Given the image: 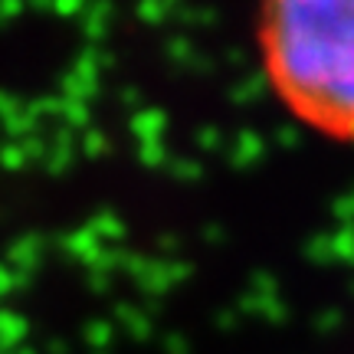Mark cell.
Listing matches in <instances>:
<instances>
[{
  "label": "cell",
  "instance_id": "obj_1",
  "mask_svg": "<svg viewBox=\"0 0 354 354\" xmlns=\"http://www.w3.org/2000/svg\"><path fill=\"white\" fill-rule=\"evenodd\" d=\"M190 263L187 259H151L148 272L135 282L145 295H167V292L180 286L184 279H190Z\"/></svg>",
  "mask_w": 354,
  "mask_h": 354
},
{
  "label": "cell",
  "instance_id": "obj_2",
  "mask_svg": "<svg viewBox=\"0 0 354 354\" xmlns=\"http://www.w3.org/2000/svg\"><path fill=\"white\" fill-rule=\"evenodd\" d=\"M73 161H76V135H73L69 128H56L53 141L46 145L43 165H46V171H50L53 177H59L73 167Z\"/></svg>",
  "mask_w": 354,
  "mask_h": 354
},
{
  "label": "cell",
  "instance_id": "obj_3",
  "mask_svg": "<svg viewBox=\"0 0 354 354\" xmlns=\"http://www.w3.org/2000/svg\"><path fill=\"white\" fill-rule=\"evenodd\" d=\"M167 131V115L154 105H145L138 112H131V135L138 138V145H151L161 141V135Z\"/></svg>",
  "mask_w": 354,
  "mask_h": 354
},
{
  "label": "cell",
  "instance_id": "obj_4",
  "mask_svg": "<svg viewBox=\"0 0 354 354\" xmlns=\"http://www.w3.org/2000/svg\"><path fill=\"white\" fill-rule=\"evenodd\" d=\"M39 256H43V240H39L37 233H26V236H20V240L10 246V253H7L10 263L7 266L17 269V272H24V276H30L39 266Z\"/></svg>",
  "mask_w": 354,
  "mask_h": 354
},
{
  "label": "cell",
  "instance_id": "obj_5",
  "mask_svg": "<svg viewBox=\"0 0 354 354\" xmlns=\"http://www.w3.org/2000/svg\"><path fill=\"white\" fill-rule=\"evenodd\" d=\"M263 154H266L263 135H259V131H253V128H243L240 135H236V141H233L230 165H233V167H250V165H256Z\"/></svg>",
  "mask_w": 354,
  "mask_h": 354
},
{
  "label": "cell",
  "instance_id": "obj_6",
  "mask_svg": "<svg viewBox=\"0 0 354 354\" xmlns=\"http://www.w3.org/2000/svg\"><path fill=\"white\" fill-rule=\"evenodd\" d=\"M115 318H118V325H122L135 342H148V338H151V315H148L145 308H138V305L122 302L115 308Z\"/></svg>",
  "mask_w": 354,
  "mask_h": 354
},
{
  "label": "cell",
  "instance_id": "obj_7",
  "mask_svg": "<svg viewBox=\"0 0 354 354\" xmlns=\"http://www.w3.org/2000/svg\"><path fill=\"white\" fill-rule=\"evenodd\" d=\"M88 230L95 233V240L102 243V246H109V243H122L125 240V220L118 214H112V210H99V214L88 220Z\"/></svg>",
  "mask_w": 354,
  "mask_h": 354
},
{
  "label": "cell",
  "instance_id": "obj_8",
  "mask_svg": "<svg viewBox=\"0 0 354 354\" xmlns=\"http://www.w3.org/2000/svg\"><path fill=\"white\" fill-rule=\"evenodd\" d=\"M59 243H63L66 253L73 256V259H79L82 266H88V259H92V256H95V253L102 250V243L95 240V233H92L88 227L76 230V233H69V236H63Z\"/></svg>",
  "mask_w": 354,
  "mask_h": 354
},
{
  "label": "cell",
  "instance_id": "obj_9",
  "mask_svg": "<svg viewBox=\"0 0 354 354\" xmlns=\"http://www.w3.org/2000/svg\"><path fill=\"white\" fill-rule=\"evenodd\" d=\"M99 92V79L92 76H82L76 69H69L59 82V95L63 99H73V102H92V95Z\"/></svg>",
  "mask_w": 354,
  "mask_h": 354
},
{
  "label": "cell",
  "instance_id": "obj_10",
  "mask_svg": "<svg viewBox=\"0 0 354 354\" xmlns=\"http://www.w3.org/2000/svg\"><path fill=\"white\" fill-rule=\"evenodd\" d=\"M266 88H269L266 73H250V76H243L236 86L230 88V99H233V105H256L266 95Z\"/></svg>",
  "mask_w": 354,
  "mask_h": 354
},
{
  "label": "cell",
  "instance_id": "obj_11",
  "mask_svg": "<svg viewBox=\"0 0 354 354\" xmlns=\"http://www.w3.org/2000/svg\"><path fill=\"white\" fill-rule=\"evenodd\" d=\"M109 26H112V7H109V3H92V7H86V13H82V33H86V39H92V43L105 39Z\"/></svg>",
  "mask_w": 354,
  "mask_h": 354
},
{
  "label": "cell",
  "instance_id": "obj_12",
  "mask_svg": "<svg viewBox=\"0 0 354 354\" xmlns=\"http://www.w3.org/2000/svg\"><path fill=\"white\" fill-rule=\"evenodd\" d=\"M24 338H26V318L0 308V344L17 351V348H24Z\"/></svg>",
  "mask_w": 354,
  "mask_h": 354
},
{
  "label": "cell",
  "instance_id": "obj_13",
  "mask_svg": "<svg viewBox=\"0 0 354 354\" xmlns=\"http://www.w3.org/2000/svg\"><path fill=\"white\" fill-rule=\"evenodd\" d=\"M82 338H86V344L92 351L105 354V348L115 342V325L109 318H92V322H86V328H82Z\"/></svg>",
  "mask_w": 354,
  "mask_h": 354
},
{
  "label": "cell",
  "instance_id": "obj_14",
  "mask_svg": "<svg viewBox=\"0 0 354 354\" xmlns=\"http://www.w3.org/2000/svg\"><path fill=\"white\" fill-rule=\"evenodd\" d=\"M59 122H63V128H69V131H86V128H92V105H88V102L63 99Z\"/></svg>",
  "mask_w": 354,
  "mask_h": 354
},
{
  "label": "cell",
  "instance_id": "obj_15",
  "mask_svg": "<svg viewBox=\"0 0 354 354\" xmlns=\"http://www.w3.org/2000/svg\"><path fill=\"white\" fill-rule=\"evenodd\" d=\"M3 131H7V138H13V141H24V138H30V135H39V122L30 115V109H20L17 115H10L7 122H3Z\"/></svg>",
  "mask_w": 354,
  "mask_h": 354
},
{
  "label": "cell",
  "instance_id": "obj_16",
  "mask_svg": "<svg viewBox=\"0 0 354 354\" xmlns=\"http://www.w3.org/2000/svg\"><path fill=\"white\" fill-rule=\"evenodd\" d=\"M167 171H171V177H177L180 184H197L203 177V165L197 158H187V154H174V158L167 161Z\"/></svg>",
  "mask_w": 354,
  "mask_h": 354
},
{
  "label": "cell",
  "instance_id": "obj_17",
  "mask_svg": "<svg viewBox=\"0 0 354 354\" xmlns=\"http://www.w3.org/2000/svg\"><path fill=\"white\" fill-rule=\"evenodd\" d=\"M331 253H335V263L354 266V227H342L338 233H331Z\"/></svg>",
  "mask_w": 354,
  "mask_h": 354
},
{
  "label": "cell",
  "instance_id": "obj_18",
  "mask_svg": "<svg viewBox=\"0 0 354 354\" xmlns=\"http://www.w3.org/2000/svg\"><path fill=\"white\" fill-rule=\"evenodd\" d=\"M122 266V250H112V246H102L99 253L88 259V276H109Z\"/></svg>",
  "mask_w": 354,
  "mask_h": 354
},
{
  "label": "cell",
  "instance_id": "obj_19",
  "mask_svg": "<svg viewBox=\"0 0 354 354\" xmlns=\"http://www.w3.org/2000/svg\"><path fill=\"white\" fill-rule=\"evenodd\" d=\"M165 53H167V59L177 66H194V59H197V46L187 37H171L165 43Z\"/></svg>",
  "mask_w": 354,
  "mask_h": 354
},
{
  "label": "cell",
  "instance_id": "obj_20",
  "mask_svg": "<svg viewBox=\"0 0 354 354\" xmlns=\"http://www.w3.org/2000/svg\"><path fill=\"white\" fill-rule=\"evenodd\" d=\"M305 256H308V263H315V266L335 263V253H331V236H328V233H315L312 240L305 243Z\"/></svg>",
  "mask_w": 354,
  "mask_h": 354
},
{
  "label": "cell",
  "instance_id": "obj_21",
  "mask_svg": "<svg viewBox=\"0 0 354 354\" xmlns=\"http://www.w3.org/2000/svg\"><path fill=\"white\" fill-rule=\"evenodd\" d=\"M138 20H145L148 26H161L174 13V3H158V0H145V3H138Z\"/></svg>",
  "mask_w": 354,
  "mask_h": 354
},
{
  "label": "cell",
  "instance_id": "obj_22",
  "mask_svg": "<svg viewBox=\"0 0 354 354\" xmlns=\"http://www.w3.org/2000/svg\"><path fill=\"white\" fill-rule=\"evenodd\" d=\"M79 148H82L86 158H102V154L109 151V138H105V131H99V128H86L82 138H79Z\"/></svg>",
  "mask_w": 354,
  "mask_h": 354
},
{
  "label": "cell",
  "instance_id": "obj_23",
  "mask_svg": "<svg viewBox=\"0 0 354 354\" xmlns=\"http://www.w3.org/2000/svg\"><path fill=\"white\" fill-rule=\"evenodd\" d=\"M138 161L145 167H167L171 161V154L161 141H151V145H138Z\"/></svg>",
  "mask_w": 354,
  "mask_h": 354
},
{
  "label": "cell",
  "instance_id": "obj_24",
  "mask_svg": "<svg viewBox=\"0 0 354 354\" xmlns=\"http://www.w3.org/2000/svg\"><path fill=\"white\" fill-rule=\"evenodd\" d=\"M344 322V312L342 308H322L315 318H312V328L318 331V335H328V331H338Z\"/></svg>",
  "mask_w": 354,
  "mask_h": 354
},
{
  "label": "cell",
  "instance_id": "obj_25",
  "mask_svg": "<svg viewBox=\"0 0 354 354\" xmlns=\"http://www.w3.org/2000/svg\"><path fill=\"white\" fill-rule=\"evenodd\" d=\"M26 282H30V276L10 269L7 263H0V299H3V295H10V292H20Z\"/></svg>",
  "mask_w": 354,
  "mask_h": 354
},
{
  "label": "cell",
  "instance_id": "obj_26",
  "mask_svg": "<svg viewBox=\"0 0 354 354\" xmlns=\"http://www.w3.org/2000/svg\"><path fill=\"white\" fill-rule=\"evenodd\" d=\"M194 141H197V148H201V151H220V148H223V131H220V128L216 125H203L201 131H194Z\"/></svg>",
  "mask_w": 354,
  "mask_h": 354
},
{
  "label": "cell",
  "instance_id": "obj_27",
  "mask_svg": "<svg viewBox=\"0 0 354 354\" xmlns=\"http://www.w3.org/2000/svg\"><path fill=\"white\" fill-rule=\"evenodd\" d=\"M250 292L263 295V299H272V295H279V279L272 272H253L250 276Z\"/></svg>",
  "mask_w": 354,
  "mask_h": 354
},
{
  "label": "cell",
  "instance_id": "obj_28",
  "mask_svg": "<svg viewBox=\"0 0 354 354\" xmlns=\"http://www.w3.org/2000/svg\"><path fill=\"white\" fill-rule=\"evenodd\" d=\"M30 165V161H26V154H24V148H20V145H17V141H7V145H3V148H0V167H3V171H20V167H26Z\"/></svg>",
  "mask_w": 354,
  "mask_h": 354
},
{
  "label": "cell",
  "instance_id": "obj_29",
  "mask_svg": "<svg viewBox=\"0 0 354 354\" xmlns=\"http://www.w3.org/2000/svg\"><path fill=\"white\" fill-rule=\"evenodd\" d=\"M148 266H151V259H145V256H138V253H122V266H118V269H125L128 276L138 282V279L148 272Z\"/></svg>",
  "mask_w": 354,
  "mask_h": 354
},
{
  "label": "cell",
  "instance_id": "obj_30",
  "mask_svg": "<svg viewBox=\"0 0 354 354\" xmlns=\"http://www.w3.org/2000/svg\"><path fill=\"white\" fill-rule=\"evenodd\" d=\"M331 210H335V216L342 220V227H354V190L351 194H342L338 201L331 203Z\"/></svg>",
  "mask_w": 354,
  "mask_h": 354
},
{
  "label": "cell",
  "instance_id": "obj_31",
  "mask_svg": "<svg viewBox=\"0 0 354 354\" xmlns=\"http://www.w3.org/2000/svg\"><path fill=\"white\" fill-rule=\"evenodd\" d=\"M17 145L24 148L26 161H43V158H46V145H50V141H43V138H39V135H30V138L17 141Z\"/></svg>",
  "mask_w": 354,
  "mask_h": 354
},
{
  "label": "cell",
  "instance_id": "obj_32",
  "mask_svg": "<svg viewBox=\"0 0 354 354\" xmlns=\"http://www.w3.org/2000/svg\"><path fill=\"white\" fill-rule=\"evenodd\" d=\"M276 145L279 148H299V145H302V128L299 125H279L276 128Z\"/></svg>",
  "mask_w": 354,
  "mask_h": 354
},
{
  "label": "cell",
  "instance_id": "obj_33",
  "mask_svg": "<svg viewBox=\"0 0 354 354\" xmlns=\"http://www.w3.org/2000/svg\"><path fill=\"white\" fill-rule=\"evenodd\" d=\"M165 354H190V344L184 335H165Z\"/></svg>",
  "mask_w": 354,
  "mask_h": 354
},
{
  "label": "cell",
  "instance_id": "obj_34",
  "mask_svg": "<svg viewBox=\"0 0 354 354\" xmlns=\"http://www.w3.org/2000/svg\"><path fill=\"white\" fill-rule=\"evenodd\" d=\"M53 13H59V17H82V13H86V3L63 0V3H53Z\"/></svg>",
  "mask_w": 354,
  "mask_h": 354
},
{
  "label": "cell",
  "instance_id": "obj_35",
  "mask_svg": "<svg viewBox=\"0 0 354 354\" xmlns=\"http://www.w3.org/2000/svg\"><path fill=\"white\" fill-rule=\"evenodd\" d=\"M240 318L243 315H240V308H236V305H233V308H220V312H216V328H233Z\"/></svg>",
  "mask_w": 354,
  "mask_h": 354
},
{
  "label": "cell",
  "instance_id": "obj_36",
  "mask_svg": "<svg viewBox=\"0 0 354 354\" xmlns=\"http://www.w3.org/2000/svg\"><path fill=\"white\" fill-rule=\"evenodd\" d=\"M203 240L210 243V246H220V243L227 240V230L220 227V223H207L203 227Z\"/></svg>",
  "mask_w": 354,
  "mask_h": 354
},
{
  "label": "cell",
  "instance_id": "obj_37",
  "mask_svg": "<svg viewBox=\"0 0 354 354\" xmlns=\"http://www.w3.org/2000/svg\"><path fill=\"white\" fill-rule=\"evenodd\" d=\"M122 102H125V105H131L135 112H138V109H145V99H141L138 88H122Z\"/></svg>",
  "mask_w": 354,
  "mask_h": 354
},
{
  "label": "cell",
  "instance_id": "obj_38",
  "mask_svg": "<svg viewBox=\"0 0 354 354\" xmlns=\"http://www.w3.org/2000/svg\"><path fill=\"white\" fill-rule=\"evenodd\" d=\"M223 59H227V63H233V66H243L246 59H250V56H246V50H243V46H230Z\"/></svg>",
  "mask_w": 354,
  "mask_h": 354
},
{
  "label": "cell",
  "instance_id": "obj_39",
  "mask_svg": "<svg viewBox=\"0 0 354 354\" xmlns=\"http://www.w3.org/2000/svg\"><path fill=\"white\" fill-rule=\"evenodd\" d=\"M180 246V240H177L174 233H165V236H158V250L161 253H171V250H177Z\"/></svg>",
  "mask_w": 354,
  "mask_h": 354
},
{
  "label": "cell",
  "instance_id": "obj_40",
  "mask_svg": "<svg viewBox=\"0 0 354 354\" xmlns=\"http://www.w3.org/2000/svg\"><path fill=\"white\" fill-rule=\"evenodd\" d=\"M88 289L95 295H105L109 292V276H88Z\"/></svg>",
  "mask_w": 354,
  "mask_h": 354
},
{
  "label": "cell",
  "instance_id": "obj_41",
  "mask_svg": "<svg viewBox=\"0 0 354 354\" xmlns=\"http://www.w3.org/2000/svg\"><path fill=\"white\" fill-rule=\"evenodd\" d=\"M20 10H24L20 3H0V26L7 24V20H13V17H17Z\"/></svg>",
  "mask_w": 354,
  "mask_h": 354
},
{
  "label": "cell",
  "instance_id": "obj_42",
  "mask_svg": "<svg viewBox=\"0 0 354 354\" xmlns=\"http://www.w3.org/2000/svg\"><path fill=\"white\" fill-rule=\"evenodd\" d=\"M50 354H69V344L59 342V338H53V342H50Z\"/></svg>",
  "mask_w": 354,
  "mask_h": 354
},
{
  "label": "cell",
  "instance_id": "obj_43",
  "mask_svg": "<svg viewBox=\"0 0 354 354\" xmlns=\"http://www.w3.org/2000/svg\"><path fill=\"white\" fill-rule=\"evenodd\" d=\"M17 354H37V351H33V348H20V351H17Z\"/></svg>",
  "mask_w": 354,
  "mask_h": 354
},
{
  "label": "cell",
  "instance_id": "obj_44",
  "mask_svg": "<svg viewBox=\"0 0 354 354\" xmlns=\"http://www.w3.org/2000/svg\"><path fill=\"white\" fill-rule=\"evenodd\" d=\"M351 295H354V282H351Z\"/></svg>",
  "mask_w": 354,
  "mask_h": 354
}]
</instances>
